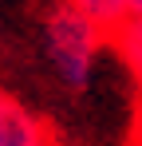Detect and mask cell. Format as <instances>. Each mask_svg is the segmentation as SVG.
<instances>
[{"label": "cell", "instance_id": "cell-1", "mask_svg": "<svg viewBox=\"0 0 142 146\" xmlns=\"http://www.w3.org/2000/svg\"><path fill=\"white\" fill-rule=\"evenodd\" d=\"M103 40H107V28H99L87 12H79L67 0H55L44 12L40 55H44V67L51 71V79L67 95H83L95 83Z\"/></svg>", "mask_w": 142, "mask_h": 146}, {"label": "cell", "instance_id": "cell-2", "mask_svg": "<svg viewBox=\"0 0 142 146\" xmlns=\"http://www.w3.org/2000/svg\"><path fill=\"white\" fill-rule=\"evenodd\" d=\"M0 146H59L55 130L20 103H0Z\"/></svg>", "mask_w": 142, "mask_h": 146}, {"label": "cell", "instance_id": "cell-3", "mask_svg": "<svg viewBox=\"0 0 142 146\" xmlns=\"http://www.w3.org/2000/svg\"><path fill=\"white\" fill-rule=\"evenodd\" d=\"M115 32V51L126 63V71L134 75V83L142 87V16H126L122 24L111 28Z\"/></svg>", "mask_w": 142, "mask_h": 146}, {"label": "cell", "instance_id": "cell-4", "mask_svg": "<svg viewBox=\"0 0 142 146\" xmlns=\"http://www.w3.org/2000/svg\"><path fill=\"white\" fill-rule=\"evenodd\" d=\"M67 4H75L79 12H87L95 24L107 28V32L130 16V0H67Z\"/></svg>", "mask_w": 142, "mask_h": 146}, {"label": "cell", "instance_id": "cell-5", "mask_svg": "<svg viewBox=\"0 0 142 146\" xmlns=\"http://www.w3.org/2000/svg\"><path fill=\"white\" fill-rule=\"evenodd\" d=\"M130 16H142V0H130Z\"/></svg>", "mask_w": 142, "mask_h": 146}, {"label": "cell", "instance_id": "cell-6", "mask_svg": "<svg viewBox=\"0 0 142 146\" xmlns=\"http://www.w3.org/2000/svg\"><path fill=\"white\" fill-rule=\"evenodd\" d=\"M0 103H4V95H0Z\"/></svg>", "mask_w": 142, "mask_h": 146}]
</instances>
